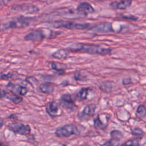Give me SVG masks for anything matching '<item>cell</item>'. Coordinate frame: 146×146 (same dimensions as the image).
<instances>
[{
	"label": "cell",
	"instance_id": "obj_1",
	"mask_svg": "<svg viewBox=\"0 0 146 146\" xmlns=\"http://www.w3.org/2000/svg\"><path fill=\"white\" fill-rule=\"evenodd\" d=\"M68 50L74 52H83L94 55H107L110 54L111 49L100 45L84 43H74L70 45Z\"/></svg>",
	"mask_w": 146,
	"mask_h": 146
},
{
	"label": "cell",
	"instance_id": "obj_2",
	"mask_svg": "<svg viewBox=\"0 0 146 146\" xmlns=\"http://www.w3.org/2000/svg\"><path fill=\"white\" fill-rule=\"evenodd\" d=\"M33 19L30 17H19L11 21L0 25V30H5L8 29H19L29 26L31 23Z\"/></svg>",
	"mask_w": 146,
	"mask_h": 146
},
{
	"label": "cell",
	"instance_id": "obj_3",
	"mask_svg": "<svg viewBox=\"0 0 146 146\" xmlns=\"http://www.w3.org/2000/svg\"><path fill=\"white\" fill-rule=\"evenodd\" d=\"M80 131L75 124H67L58 127L55 131V135L58 137H68L72 135H78Z\"/></svg>",
	"mask_w": 146,
	"mask_h": 146
},
{
	"label": "cell",
	"instance_id": "obj_4",
	"mask_svg": "<svg viewBox=\"0 0 146 146\" xmlns=\"http://www.w3.org/2000/svg\"><path fill=\"white\" fill-rule=\"evenodd\" d=\"M90 26L88 23H76L71 21H58L54 22L51 26L55 28H65L69 30H84L88 29Z\"/></svg>",
	"mask_w": 146,
	"mask_h": 146
},
{
	"label": "cell",
	"instance_id": "obj_5",
	"mask_svg": "<svg viewBox=\"0 0 146 146\" xmlns=\"http://www.w3.org/2000/svg\"><path fill=\"white\" fill-rule=\"evenodd\" d=\"M7 127L14 133L21 135H27L31 132V128L29 125L24 124L21 123H10L7 125Z\"/></svg>",
	"mask_w": 146,
	"mask_h": 146
},
{
	"label": "cell",
	"instance_id": "obj_6",
	"mask_svg": "<svg viewBox=\"0 0 146 146\" xmlns=\"http://www.w3.org/2000/svg\"><path fill=\"white\" fill-rule=\"evenodd\" d=\"M46 37V32L43 30H35L27 34L24 39L27 41L40 42Z\"/></svg>",
	"mask_w": 146,
	"mask_h": 146
},
{
	"label": "cell",
	"instance_id": "obj_7",
	"mask_svg": "<svg viewBox=\"0 0 146 146\" xmlns=\"http://www.w3.org/2000/svg\"><path fill=\"white\" fill-rule=\"evenodd\" d=\"M96 106L94 104L86 106L82 112L79 113L78 117L80 121H86L92 117L95 113Z\"/></svg>",
	"mask_w": 146,
	"mask_h": 146
},
{
	"label": "cell",
	"instance_id": "obj_8",
	"mask_svg": "<svg viewBox=\"0 0 146 146\" xmlns=\"http://www.w3.org/2000/svg\"><path fill=\"white\" fill-rule=\"evenodd\" d=\"M110 120V116L104 113L99 114L96 117L94 120V125L95 128L104 130L108 124Z\"/></svg>",
	"mask_w": 146,
	"mask_h": 146
},
{
	"label": "cell",
	"instance_id": "obj_9",
	"mask_svg": "<svg viewBox=\"0 0 146 146\" xmlns=\"http://www.w3.org/2000/svg\"><path fill=\"white\" fill-rule=\"evenodd\" d=\"M46 111L48 115L52 117H57L62 114V110L59 104L56 102H49L46 106Z\"/></svg>",
	"mask_w": 146,
	"mask_h": 146
},
{
	"label": "cell",
	"instance_id": "obj_10",
	"mask_svg": "<svg viewBox=\"0 0 146 146\" xmlns=\"http://www.w3.org/2000/svg\"><path fill=\"white\" fill-rule=\"evenodd\" d=\"M13 10L19 12H25L27 13H35L39 11V9L37 6L31 4H23L15 5L13 6Z\"/></svg>",
	"mask_w": 146,
	"mask_h": 146
},
{
	"label": "cell",
	"instance_id": "obj_11",
	"mask_svg": "<svg viewBox=\"0 0 146 146\" xmlns=\"http://www.w3.org/2000/svg\"><path fill=\"white\" fill-rule=\"evenodd\" d=\"M59 104H60L66 110H69L73 111L75 104L74 100L72 99L71 96L69 94H64L62 96L60 99Z\"/></svg>",
	"mask_w": 146,
	"mask_h": 146
},
{
	"label": "cell",
	"instance_id": "obj_12",
	"mask_svg": "<svg viewBox=\"0 0 146 146\" xmlns=\"http://www.w3.org/2000/svg\"><path fill=\"white\" fill-rule=\"evenodd\" d=\"M92 30L100 33H110L115 32V30H113L112 27V23L108 22L101 23L96 25L92 28Z\"/></svg>",
	"mask_w": 146,
	"mask_h": 146
},
{
	"label": "cell",
	"instance_id": "obj_13",
	"mask_svg": "<svg viewBox=\"0 0 146 146\" xmlns=\"http://www.w3.org/2000/svg\"><path fill=\"white\" fill-rule=\"evenodd\" d=\"M7 87L8 90L10 92H11V93L17 95H18L23 96V95H25L28 92V90L26 87L20 85L14 84L11 83H9L8 84Z\"/></svg>",
	"mask_w": 146,
	"mask_h": 146
},
{
	"label": "cell",
	"instance_id": "obj_14",
	"mask_svg": "<svg viewBox=\"0 0 146 146\" xmlns=\"http://www.w3.org/2000/svg\"><path fill=\"white\" fill-rule=\"evenodd\" d=\"M131 0H119L111 2L110 3V6L115 9L124 10L129 7L131 5Z\"/></svg>",
	"mask_w": 146,
	"mask_h": 146
},
{
	"label": "cell",
	"instance_id": "obj_15",
	"mask_svg": "<svg viewBox=\"0 0 146 146\" xmlns=\"http://www.w3.org/2000/svg\"><path fill=\"white\" fill-rule=\"evenodd\" d=\"M94 9L88 2H81L77 6V11L79 13L82 14L84 15H86L88 14L94 12Z\"/></svg>",
	"mask_w": 146,
	"mask_h": 146
},
{
	"label": "cell",
	"instance_id": "obj_16",
	"mask_svg": "<svg viewBox=\"0 0 146 146\" xmlns=\"http://www.w3.org/2000/svg\"><path fill=\"white\" fill-rule=\"evenodd\" d=\"M51 68L56 71V72H58L59 74H63L67 68L66 64L58 62H52L50 63Z\"/></svg>",
	"mask_w": 146,
	"mask_h": 146
},
{
	"label": "cell",
	"instance_id": "obj_17",
	"mask_svg": "<svg viewBox=\"0 0 146 146\" xmlns=\"http://www.w3.org/2000/svg\"><path fill=\"white\" fill-rule=\"evenodd\" d=\"M69 52L67 50L64 49V48H60L54 52L52 53V56L54 58L56 59H66L67 58L68 56Z\"/></svg>",
	"mask_w": 146,
	"mask_h": 146
},
{
	"label": "cell",
	"instance_id": "obj_18",
	"mask_svg": "<svg viewBox=\"0 0 146 146\" xmlns=\"http://www.w3.org/2000/svg\"><path fill=\"white\" fill-rule=\"evenodd\" d=\"M89 91H90L89 88L83 87L81 88L76 95V98L79 101H83L87 99Z\"/></svg>",
	"mask_w": 146,
	"mask_h": 146
},
{
	"label": "cell",
	"instance_id": "obj_19",
	"mask_svg": "<svg viewBox=\"0 0 146 146\" xmlns=\"http://www.w3.org/2000/svg\"><path fill=\"white\" fill-rule=\"evenodd\" d=\"M3 97H6L7 99H9L10 100H11L12 102H13L15 104H19L23 100L22 97H21L20 96L17 95H15V94H13V95L9 94L6 93V92H4Z\"/></svg>",
	"mask_w": 146,
	"mask_h": 146
},
{
	"label": "cell",
	"instance_id": "obj_20",
	"mask_svg": "<svg viewBox=\"0 0 146 146\" xmlns=\"http://www.w3.org/2000/svg\"><path fill=\"white\" fill-rule=\"evenodd\" d=\"M40 91L44 94H51L54 90V87L52 85L49 84H41L39 86Z\"/></svg>",
	"mask_w": 146,
	"mask_h": 146
},
{
	"label": "cell",
	"instance_id": "obj_21",
	"mask_svg": "<svg viewBox=\"0 0 146 146\" xmlns=\"http://www.w3.org/2000/svg\"><path fill=\"white\" fill-rule=\"evenodd\" d=\"M140 138H134L126 141L121 146H139Z\"/></svg>",
	"mask_w": 146,
	"mask_h": 146
},
{
	"label": "cell",
	"instance_id": "obj_22",
	"mask_svg": "<svg viewBox=\"0 0 146 146\" xmlns=\"http://www.w3.org/2000/svg\"><path fill=\"white\" fill-rule=\"evenodd\" d=\"M110 136L111 137V139L115 140L116 141H120V140L123 137V133L118 130H112L110 133Z\"/></svg>",
	"mask_w": 146,
	"mask_h": 146
},
{
	"label": "cell",
	"instance_id": "obj_23",
	"mask_svg": "<svg viewBox=\"0 0 146 146\" xmlns=\"http://www.w3.org/2000/svg\"><path fill=\"white\" fill-rule=\"evenodd\" d=\"M136 115L140 118L143 119L145 117L146 115V108L143 105L140 104L139 105L136 110Z\"/></svg>",
	"mask_w": 146,
	"mask_h": 146
},
{
	"label": "cell",
	"instance_id": "obj_24",
	"mask_svg": "<svg viewBox=\"0 0 146 146\" xmlns=\"http://www.w3.org/2000/svg\"><path fill=\"white\" fill-rule=\"evenodd\" d=\"M131 133L135 136H143L144 133L143 130L139 127H135L131 129Z\"/></svg>",
	"mask_w": 146,
	"mask_h": 146
},
{
	"label": "cell",
	"instance_id": "obj_25",
	"mask_svg": "<svg viewBox=\"0 0 146 146\" xmlns=\"http://www.w3.org/2000/svg\"><path fill=\"white\" fill-rule=\"evenodd\" d=\"M119 144V141H116L113 139H111L105 143H104L102 146H118Z\"/></svg>",
	"mask_w": 146,
	"mask_h": 146
},
{
	"label": "cell",
	"instance_id": "obj_26",
	"mask_svg": "<svg viewBox=\"0 0 146 146\" xmlns=\"http://www.w3.org/2000/svg\"><path fill=\"white\" fill-rule=\"evenodd\" d=\"M119 17L123 18V19H128V20H132V21H136L138 19L137 17H135V15H119Z\"/></svg>",
	"mask_w": 146,
	"mask_h": 146
},
{
	"label": "cell",
	"instance_id": "obj_27",
	"mask_svg": "<svg viewBox=\"0 0 146 146\" xmlns=\"http://www.w3.org/2000/svg\"><path fill=\"white\" fill-rule=\"evenodd\" d=\"M26 80L30 84H36L38 83V80L33 76H30V77H27L26 78Z\"/></svg>",
	"mask_w": 146,
	"mask_h": 146
},
{
	"label": "cell",
	"instance_id": "obj_28",
	"mask_svg": "<svg viewBox=\"0 0 146 146\" xmlns=\"http://www.w3.org/2000/svg\"><path fill=\"white\" fill-rule=\"evenodd\" d=\"M84 78V76H83L80 72H76L74 75V78L76 80H82V79H83Z\"/></svg>",
	"mask_w": 146,
	"mask_h": 146
},
{
	"label": "cell",
	"instance_id": "obj_29",
	"mask_svg": "<svg viewBox=\"0 0 146 146\" xmlns=\"http://www.w3.org/2000/svg\"><path fill=\"white\" fill-rule=\"evenodd\" d=\"M132 82L131 80V79L129 78H126V79H124L122 81V83L124 84V85H127V84H129L130 83H131Z\"/></svg>",
	"mask_w": 146,
	"mask_h": 146
},
{
	"label": "cell",
	"instance_id": "obj_30",
	"mask_svg": "<svg viewBox=\"0 0 146 146\" xmlns=\"http://www.w3.org/2000/svg\"><path fill=\"white\" fill-rule=\"evenodd\" d=\"M4 124V120L2 119H0V129L2 127Z\"/></svg>",
	"mask_w": 146,
	"mask_h": 146
},
{
	"label": "cell",
	"instance_id": "obj_31",
	"mask_svg": "<svg viewBox=\"0 0 146 146\" xmlns=\"http://www.w3.org/2000/svg\"><path fill=\"white\" fill-rule=\"evenodd\" d=\"M7 2V0H0V5H3Z\"/></svg>",
	"mask_w": 146,
	"mask_h": 146
},
{
	"label": "cell",
	"instance_id": "obj_32",
	"mask_svg": "<svg viewBox=\"0 0 146 146\" xmlns=\"http://www.w3.org/2000/svg\"><path fill=\"white\" fill-rule=\"evenodd\" d=\"M9 117H10V118H13V117H14V119H17V116H16V115H14V114H11L10 116H9Z\"/></svg>",
	"mask_w": 146,
	"mask_h": 146
},
{
	"label": "cell",
	"instance_id": "obj_33",
	"mask_svg": "<svg viewBox=\"0 0 146 146\" xmlns=\"http://www.w3.org/2000/svg\"><path fill=\"white\" fill-rule=\"evenodd\" d=\"M0 146H6L5 144H3V143H0Z\"/></svg>",
	"mask_w": 146,
	"mask_h": 146
},
{
	"label": "cell",
	"instance_id": "obj_34",
	"mask_svg": "<svg viewBox=\"0 0 146 146\" xmlns=\"http://www.w3.org/2000/svg\"><path fill=\"white\" fill-rule=\"evenodd\" d=\"M83 146H90L89 144H86V145H83Z\"/></svg>",
	"mask_w": 146,
	"mask_h": 146
},
{
	"label": "cell",
	"instance_id": "obj_35",
	"mask_svg": "<svg viewBox=\"0 0 146 146\" xmlns=\"http://www.w3.org/2000/svg\"><path fill=\"white\" fill-rule=\"evenodd\" d=\"M96 1H104V0H96Z\"/></svg>",
	"mask_w": 146,
	"mask_h": 146
}]
</instances>
